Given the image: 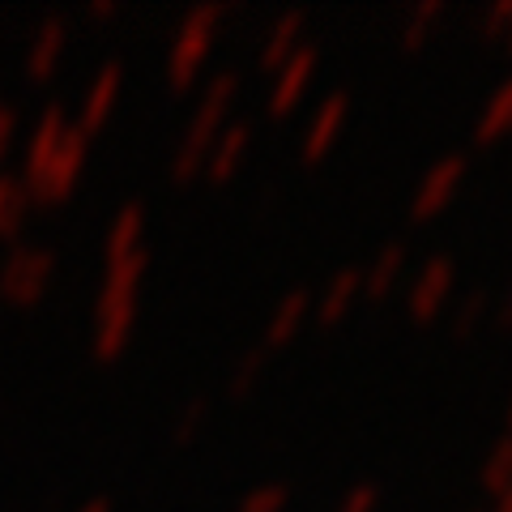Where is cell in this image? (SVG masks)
<instances>
[{
    "instance_id": "obj_1",
    "label": "cell",
    "mask_w": 512,
    "mask_h": 512,
    "mask_svg": "<svg viewBox=\"0 0 512 512\" xmlns=\"http://www.w3.org/2000/svg\"><path fill=\"white\" fill-rule=\"evenodd\" d=\"M146 252L124 256V261L107 265L99 299H94V359L111 363L124 355L128 338L137 325V295H141V278H146Z\"/></svg>"
},
{
    "instance_id": "obj_2",
    "label": "cell",
    "mask_w": 512,
    "mask_h": 512,
    "mask_svg": "<svg viewBox=\"0 0 512 512\" xmlns=\"http://www.w3.org/2000/svg\"><path fill=\"white\" fill-rule=\"evenodd\" d=\"M239 94V77L235 73H218L210 86H205V99L197 103L188 120V133L184 141L175 146L171 154V184H192L197 175H205V158H210L214 141L222 137V128H227V111Z\"/></svg>"
},
{
    "instance_id": "obj_3",
    "label": "cell",
    "mask_w": 512,
    "mask_h": 512,
    "mask_svg": "<svg viewBox=\"0 0 512 512\" xmlns=\"http://www.w3.org/2000/svg\"><path fill=\"white\" fill-rule=\"evenodd\" d=\"M222 13H227V5H197L180 22V30H175L171 52H167V86L175 94H184V90L197 86L205 60H210V47H214Z\"/></svg>"
},
{
    "instance_id": "obj_4",
    "label": "cell",
    "mask_w": 512,
    "mask_h": 512,
    "mask_svg": "<svg viewBox=\"0 0 512 512\" xmlns=\"http://www.w3.org/2000/svg\"><path fill=\"white\" fill-rule=\"evenodd\" d=\"M56 278V256L47 248H13L0 265V299L13 308H35Z\"/></svg>"
},
{
    "instance_id": "obj_5",
    "label": "cell",
    "mask_w": 512,
    "mask_h": 512,
    "mask_svg": "<svg viewBox=\"0 0 512 512\" xmlns=\"http://www.w3.org/2000/svg\"><path fill=\"white\" fill-rule=\"evenodd\" d=\"M86 154H90V141L69 124V133H64L56 158L39 175V184L26 192L30 205H60V201H69L77 180H82V171H86Z\"/></svg>"
},
{
    "instance_id": "obj_6",
    "label": "cell",
    "mask_w": 512,
    "mask_h": 512,
    "mask_svg": "<svg viewBox=\"0 0 512 512\" xmlns=\"http://www.w3.org/2000/svg\"><path fill=\"white\" fill-rule=\"evenodd\" d=\"M120 94H124V69L111 60V64H103L99 77H94L90 90H86L82 111H77V124H73L77 133H82L86 141L94 133H103V124L111 120V111H116V103H120Z\"/></svg>"
},
{
    "instance_id": "obj_7",
    "label": "cell",
    "mask_w": 512,
    "mask_h": 512,
    "mask_svg": "<svg viewBox=\"0 0 512 512\" xmlns=\"http://www.w3.org/2000/svg\"><path fill=\"white\" fill-rule=\"evenodd\" d=\"M64 133H69V116H64L60 107H47L43 116L35 120V133H30V141H26L22 180H18L26 192L39 184V175H43V171H47V163H52V158H56V150H60Z\"/></svg>"
},
{
    "instance_id": "obj_8",
    "label": "cell",
    "mask_w": 512,
    "mask_h": 512,
    "mask_svg": "<svg viewBox=\"0 0 512 512\" xmlns=\"http://www.w3.org/2000/svg\"><path fill=\"white\" fill-rule=\"evenodd\" d=\"M312 77H316V52H312V47H299V52L274 73V90H269V116H286V111H291L303 94H308Z\"/></svg>"
},
{
    "instance_id": "obj_9",
    "label": "cell",
    "mask_w": 512,
    "mask_h": 512,
    "mask_svg": "<svg viewBox=\"0 0 512 512\" xmlns=\"http://www.w3.org/2000/svg\"><path fill=\"white\" fill-rule=\"evenodd\" d=\"M64 47H69V22H64V18H47L35 30L30 52H26V77H30V82H47V77L56 73Z\"/></svg>"
},
{
    "instance_id": "obj_10",
    "label": "cell",
    "mask_w": 512,
    "mask_h": 512,
    "mask_svg": "<svg viewBox=\"0 0 512 512\" xmlns=\"http://www.w3.org/2000/svg\"><path fill=\"white\" fill-rule=\"evenodd\" d=\"M346 111H350V99L346 94H333L316 107V116L308 120V133H303V158L316 163V158H325L329 146L342 137V124H346Z\"/></svg>"
},
{
    "instance_id": "obj_11",
    "label": "cell",
    "mask_w": 512,
    "mask_h": 512,
    "mask_svg": "<svg viewBox=\"0 0 512 512\" xmlns=\"http://www.w3.org/2000/svg\"><path fill=\"white\" fill-rule=\"evenodd\" d=\"M141 235H146V205L128 201L124 210L116 214V222H111L107 239H103V261L116 265V261H124V256H137L141 252Z\"/></svg>"
},
{
    "instance_id": "obj_12",
    "label": "cell",
    "mask_w": 512,
    "mask_h": 512,
    "mask_svg": "<svg viewBox=\"0 0 512 512\" xmlns=\"http://www.w3.org/2000/svg\"><path fill=\"white\" fill-rule=\"evenodd\" d=\"M248 146H252V128H248V124H231V128H222V137L214 141L210 158H205V175H210L214 184H227L231 175L239 171V163H244Z\"/></svg>"
},
{
    "instance_id": "obj_13",
    "label": "cell",
    "mask_w": 512,
    "mask_h": 512,
    "mask_svg": "<svg viewBox=\"0 0 512 512\" xmlns=\"http://www.w3.org/2000/svg\"><path fill=\"white\" fill-rule=\"evenodd\" d=\"M299 39H303V18H299V13H286V18H278L274 26H269V35H265V47H261V69L278 73L282 64L299 52Z\"/></svg>"
},
{
    "instance_id": "obj_14",
    "label": "cell",
    "mask_w": 512,
    "mask_h": 512,
    "mask_svg": "<svg viewBox=\"0 0 512 512\" xmlns=\"http://www.w3.org/2000/svg\"><path fill=\"white\" fill-rule=\"evenodd\" d=\"M308 320V295L295 291V295H286L274 316H269V329H265V346H286L299 333V325Z\"/></svg>"
},
{
    "instance_id": "obj_15",
    "label": "cell",
    "mask_w": 512,
    "mask_h": 512,
    "mask_svg": "<svg viewBox=\"0 0 512 512\" xmlns=\"http://www.w3.org/2000/svg\"><path fill=\"white\" fill-rule=\"evenodd\" d=\"M26 214H30V197L26 188L13 180V175H0V239H13L26 227Z\"/></svg>"
},
{
    "instance_id": "obj_16",
    "label": "cell",
    "mask_w": 512,
    "mask_h": 512,
    "mask_svg": "<svg viewBox=\"0 0 512 512\" xmlns=\"http://www.w3.org/2000/svg\"><path fill=\"white\" fill-rule=\"evenodd\" d=\"M359 291H363V274H355V269H342V274L329 282L325 299H320V320H325V325H333V320H342L350 303L359 299Z\"/></svg>"
},
{
    "instance_id": "obj_17",
    "label": "cell",
    "mask_w": 512,
    "mask_h": 512,
    "mask_svg": "<svg viewBox=\"0 0 512 512\" xmlns=\"http://www.w3.org/2000/svg\"><path fill=\"white\" fill-rule=\"evenodd\" d=\"M444 286H448V265L436 261V265H427V274L419 278V286L410 291V316L414 320H431L436 316V303L444 295Z\"/></svg>"
},
{
    "instance_id": "obj_18",
    "label": "cell",
    "mask_w": 512,
    "mask_h": 512,
    "mask_svg": "<svg viewBox=\"0 0 512 512\" xmlns=\"http://www.w3.org/2000/svg\"><path fill=\"white\" fill-rule=\"evenodd\" d=\"M457 175H461V163H448V167L431 171V180H427L423 192H419V205H414V218H431V214H436L440 205H444V197L453 192Z\"/></svg>"
},
{
    "instance_id": "obj_19",
    "label": "cell",
    "mask_w": 512,
    "mask_h": 512,
    "mask_svg": "<svg viewBox=\"0 0 512 512\" xmlns=\"http://www.w3.org/2000/svg\"><path fill=\"white\" fill-rule=\"evenodd\" d=\"M397 274H402V248L393 244V248H384V252L376 256L372 274L363 278V291H367V295H376V299H380V295H389V286H393Z\"/></svg>"
},
{
    "instance_id": "obj_20",
    "label": "cell",
    "mask_w": 512,
    "mask_h": 512,
    "mask_svg": "<svg viewBox=\"0 0 512 512\" xmlns=\"http://www.w3.org/2000/svg\"><path fill=\"white\" fill-rule=\"evenodd\" d=\"M205 414H210V406H205V402H188L180 410V419H175V427H171V440L175 444H192V440H197V431L205 427Z\"/></svg>"
},
{
    "instance_id": "obj_21",
    "label": "cell",
    "mask_w": 512,
    "mask_h": 512,
    "mask_svg": "<svg viewBox=\"0 0 512 512\" xmlns=\"http://www.w3.org/2000/svg\"><path fill=\"white\" fill-rule=\"evenodd\" d=\"M261 367H265V350H248V355L235 363V372H231V393L235 397L252 393V384H256V376H261Z\"/></svg>"
},
{
    "instance_id": "obj_22",
    "label": "cell",
    "mask_w": 512,
    "mask_h": 512,
    "mask_svg": "<svg viewBox=\"0 0 512 512\" xmlns=\"http://www.w3.org/2000/svg\"><path fill=\"white\" fill-rule=\"evenodd\" d=\"M282 508H286V491L282 487H261V491H252L235 512H282Z\"/></svg>"
},
{
    "instance_id": "obj_23",
    "label": "cell",
    "mask_w": 512,
    "mask_h": 512,
    "mask_svg": "<svg viewBox=\"0 0 512 512\" xmlns=\"http://www.w3.org/2000/svg\"><path fill=\"white\" fill-rule=\"evenodd\" d=\"M338 512H376V491L372 487H355L342 500V508Z\"/></svg>"
},
{
    "instance_id": "obj_24",
    "label": "cell",
    "mask_w": 512,
    "mask_h": 512,
    "mask_svg": "<svg viewBox=\"0 0 512 512\" xmlns=\"http://www.w3.org/2000/svg\"><path fill=\"white\" fill-rule=\"evenodd\" d=\"M13 137H18V116H13V107H0V163L13 150Z\"/></svg>"
},
{
    "instance_id": "obj_25",
    "label": "cell",
    "mask_w": 512,
    "mask_h": 512,
    "mask_svg": "<svg viewBox=\"0 0 512 512\" xmlns=\"http://www.w3.org/2000/svg\"><path fill=\"white\" fill-rule=\"evenodd\" d=\"M431 18H436V9H431V5H427V9L419 13V18H414V26H406V43H419V39H423V30H427V22H431Z\"/></svg>"
},
{
    "instance_id": "obj_26",
    "label": "cell",
    "mask_w": 512,
    "mask_h": 512,
    "mask_svg": "<svg viewBox=\"0 0 512 512\" xmlns=\"http://www.w3.org/2000/svg\"><path fill=\"white\" fill-rule=\"evenodd\" d=\"M86 13H90L94 22H107V18H116V13H120V5H116V0H94Z\"/></svg>"
},
{
    "instance_id": "obj_27",
    "label": "cell",
    "mask_w": 512,
    "mask_h": 512,
    "mask_svg": "<svg viewBox=\"0 0 512 512\" xmlns=\"http://www.w3.org/2000/svg\"><path fill=\"white\" fill-rule=\"evenodd\" d=\"M77 512H111V504L107 500H90V504H82Z\"/></svg>"
}]
</instances>
